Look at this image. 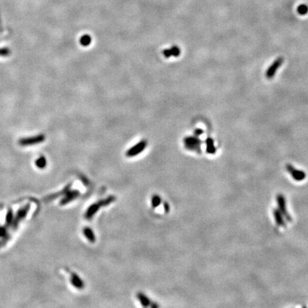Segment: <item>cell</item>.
<instances>
[{
	"label": "cell",
	"instance_id": "obj_5",
	"mask_svg": "<svg viewBox=\"0 0 308 308\" xmlns=\"http://www.w3.org/2000/svg\"><path fill=\"white\" fill-rule=\"evenodd\" d=\"M147 146V142L146 140H143L141 141H140L138 143H137L136 145L133 146L132 148H131L130 149H128L126 152V156L128 157H134L138 155L140 153L143 151L145 149V148Z\"/></svg>",
	"mask_w": 308,
	"mask_h": 308
},
{
	"label": "cell",
	"instance_id": "obj_17",
	"mask_svg": "<svg viewBox=\"0 0 308 308\" xmlns=\"http://www.w3.org/2000/svg\"><path fill=\"white\" fill-rule=\"evenodd\" d=\"M297 12L300 15H305L308 12V7L306 5H300L297 7Z\"/></svg>",
	"mask_w": 308,
	"mask_h": 308
},
{
	"label": "cell",
	"instance_id": "obj_19",
	"mask_svg": "<svg viewBox=\"0 0 308 308\" xmlns=\"http://www.w3.org/2000/svg\"><path fill=\"white\" fill-rule=\"evenodd\" d=\"M10 54V50L8 48L0 49V56H7Z\"/></svg>",
	"mask_w": 308,
	"mask_h": 308
},
{
	"label": "cell",
	"instance_id": "obj_1",
	"mask_svg": "<svg viewBox=\"0 0 308 308\" xmlns=\"http://www.w3.org/2000/svg\"><path fill=\"white\" fill-rule=\"evenodd\" d=\"M116 198L113 195H110L106 198L105 199L101 200L98 202L95 203L94 204L91 205L87 209L86 212L85 213V218L87 220H90L93 218V216L98 212V210L101 208V207L107 206L113 201H115Z\"/></svg>",
	"mask_w": 308,
	"mask_h": 308
},
{
	"label": "cell",
	"instance_id": "obj_22",
	"mask_svg": "<svg viewBox=\"0 0 308 308\" xmlns=\"http://www.w3.org/2000/svg\"><path fill=\"white\" fill-rule=\"evenodd\" d=\"M163 208H164L165 213H168L169 210H170V207H169L168 203L167 202H165L163 203Z\"/></svg>",
	"mask_w": 308,
	"mask_h": 308
},
{
	"label": "cell",
	"instance_id": "obj_10",
	"mask_svg": "<svg viewBox=\"0 0 308 308\" xmlns=\"http://www.w3.org/2000/svg\"><path fill=\"white\" fill-rule=\"evenodd\" d=\"M137 297L143 307H148V306L151 305V301L144 294L141 293V292H138L137 294Z\"/></svg>",
	"mask_w": 308,
	"mask_h": 308
},
{
	"label": "cell",
	"instance_id": "obj_14",
	"mask_svg": "<svg viewBox=\"0 0 308 308\" xmlns=\"http://www.w3.org/2000/svg\"><path fill=\"white\" fill-rule=\"evenodd\" d=\"M161 198L159 195H155L152 197L151 199V205L153 206V208H157V207L159 206V205L161 204Z\"/></svg>",
	"mask_w": 308,
	"mask_h": 308
},
{
	"label": "cell",
	"instance_id": "obj_3",
	"mask_svg": "<svg viewBox=\"0 0 308 308\" xmlns=\"http://www.w3.org/2000/svg\"><path fill=\"white\" fill-rule=\"evenodd\" d=\"M45 136L43 134H39L35 136L29 137V138H23L19 140L20 145L22 146H32L39 144L44 141Z\"/></svg>",
	"mask_w": 308,
	"mask_h": 308
},
{
	"label": "cell",
	"instance_id": "obj_15",
	"mask_svg": "<svg viewBox=\"0 0 308 308\" xmlns=\"http://www.w3.org/2000/svg\"><path fill=\"white\" fill-rule=\"evenodd\" d=\"M91 41V38L89 35H87V34H86V35H83L82 37L81 38V39H80V42H81V45H83V47H87V46L90 44Z\"/></svg>",
	"mask_w": 308,
	"mask_h": 308
},
{
	"label": "cell",
	"instance_id": "obj_18",
	"mask_svg": "<svg viewBox=\"0 0 308 308\" xmlns=\"http://www.w3.org/2000/svg\"><path fill=\"white\" fill-rule=\"evenodd\" d=\"M171 55L174 56H178L180 54V49L178 48V47H176V46H174V47H173L172 48H171Z\"/></svg>",
	"mask_w": 308,
	"mask_h": 308
},
{
	"label": "cell",
	"instance_id": "obj_2",
	"mask_svg": "<svg viewBox=\"0 0 308 308\" xmlns=\"http://www.w3.org/2000/svg\"><path fill=\"white\" fill-rule=\"evenodd\" d=\"M30 207H31L30 206V204H26V205H24V207L21 208L20 210L17 211L16 216L14 217V220H13L11 225V226H12V228H14V229L17 228L21 220H22L26 218V216H27L29 210L30 209Z\"/></svg>",
	"mask_w": 308,
	"mask_h": 308
},
{
	"label": "cell",
	"instance_id": "obj_11",
	"mask_svg": "<svg viewBox=\"0 0 308 308\" xmlns=\"http://www.w3.org/2000/svg\"><path fill=\"white\" fill-rule=\"evenodd\" d=\"M71 184H69V185H68L67 186H66V187L64 188V190H62V191L59 192L58 193H55V194H54V195H50V196L47 197V200H49V201H50V200L54 199V198H55L59 197V196H61V195H65V194L67 193V192L70 190V188H71Z\"/></svg>",
	"mask_w": 308,
	"mask_h": 308
},
{
	"label": "cell",
	"instance_id": "obj_12",
	"mask_svg": "<svg viewBox=\"0 0 308 308\" xmlns=\"http://www.w3.org/2000/svg\"><path fill=\"white\" fill-rule=\"evenodd\" d=\"M36 165L39 168H44L47 165V159L44 156H41L36 161Z\"/></svg>",
	"mask_w": 308,
	"mask_h": 308
},
{
	"label": "cell",
	"instance_id": "obj_6",
	"mask_svg": "<svg viewBox=\"0 0 308 308\" xmlns=\"http://www.w3.org/2000/svg\"><path fill=\"white\" fill-rule=\"evenodd\" d=\"M283 63V58L282 57H279L274 62L272 65L268 68V69L266 71V77L268 79H272L274 76L275 75V73L277 71L279 67H280L281 65Z\"/></svg>",
	"mask_w": 308,
	"mask_h": 308
},
{
	"label": "cell",
	"instance_id": "obj_4",
	"mask_svg": "<svg viewBox=\"0 0 308 308\" xmlns=\"http://www.w3.org/2000/svg\"><path fill=\"white\" fill-rule=\"evenodd\" d=\"M201 140L197 136L186 137L184 139V143L186 147L192 151H199L201 148Z\"/></svg>",
	"mask_w": 308,
	"mask_h": 308
},
{
	"label": "cell",
	"instance_id": "obj_7",
	"mask_svg": "<svg viewBox=\"0 0 308 308\" xmlns=\"http://www.w3.org/2000/svg\"><path fill=\"white\" fill-rule=\"evenodd\" d=\"M79 191H77V190H74V191H70L69 190V191L64 195V197L63 198L62 201H60V205H64L66 204H68V203L71 202L77 198L79 196Z\"/></svg>",
	"mask_w": 308,
	"mask_h": 308
},
{
	"label": "cell",
	"instance_id": "obj_23",
	"mask_svg": "<svg viewBox=\"0 0 308 308\" xmlns=\"http://www.w3.org/2000/svg\"><path fill=\"white\" fill-rule=\"evenodd\" d=\"M202 134H203V130H201V129H196V130L195 131V134L196 135V136H199V135H201Z\"/></svg>",
	"mask_w": 308,
	"mask_h": 308
},
{
	"label": "cell",
	"instance_id": "obj_13",
	"mask_svg": "<svg viewBox=\"0 0 308 308\" xmlns=\"http://www.w3.org/2000/svg\"><path fill=\"white\" fill-rule=\"evenodd\" d=\"M205 143H206L207 145V151H208V153H213V152H215L216 149H215L213 140L211 138H208L206 139Z\"/></svg>",
	"mask_w": 308,
	"mask_h": 308
},
{
	"label": "cell",
	"instance_id": "obj_16",
	"mask_svg": "<svg viewBox=\"0 0 308 308\" xmlns=\"http://www.w3.org/2000/svg\"><path fill=\"white\" fill-rule=\"evenodd\" d=\"M14 214H13V212L11 210H9L8 212H7V215H6V224L7 225H11V222H12L13 220H14Z\"/></svg>",
	"mask_w": 308,
	"mask_h": 308
},
{
	"label": "cell",
	"instance_id": "obj_21",
	"mask_svg": "<svg viewBox=\"0 0 308 308\" xmlns=\"http://www.w3.org/2000/svg\"><path fill=\"white\" fill-rule=\"evenodd\" d=\"M163 55H164V56L166 57V58H169V57H171V56H172V55H171L170 49H164V50L163 51Z\"/></svg>",
	"mask_w": 308,
	"mask_h": 308
},
{
	"label": "cell",
	"instance_id": "obj_20",
	"mask_svg": "<svg viewBox=\"0 0 308 308\" xmlns=\"http://www.w3.org/2000/svg\"><path fill=\"white\" fill-rule=\"evenodd\" d=\"M7 228L4 226H0V237H5L7 235Z\"/></svg>",
	"mask_w": 308,
	"mask_h": 308
},
{
	"label": "cell",
	"instance_id": "obj_9",
	"mask_svg": "<svg viewBox=\"0 0 308 308\" xmlns=\"http://www.w3.org/2000/svg\"><path fill=\"white\" fill-rule=\"evenodd\" d=\"M83 234H84L85 237L88 239V240L91 243H94L96 241V237H95V235L94 233V231L91 229L89 227H85L83 228Z\"/></svg>",
	"mask_w": 308,
	"mask_h": 308
},
{
	"label": "cell",
	"instance_id": "obj_8",
	"mask_svg": "<svg viewBox=\"0 0 308 308\" xmlns=\"http://www.w3.org/2000/svg\"><path fill=\"white\" fill-rule=\"evenodd\" d=\"M71 282L72 285L78 289H82L84 287V283H83L82 279L80 278L76 273H72Z\"/></svg>",
	"mask_w": 308,
	"mask_h": 308
}]
</instances>
